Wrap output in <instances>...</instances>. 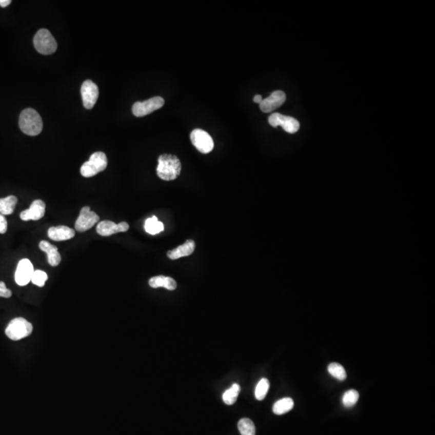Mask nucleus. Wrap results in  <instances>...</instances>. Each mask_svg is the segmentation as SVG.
I'll list each match as a JSON object with an SVG mask.
<instances>
[{
	"label": "nucleus",
	"mask_w": 435,
	"mask_h": 435,
	"mask_svg": "<svg viewBox=\"0 0 435 435\" xmlns=\"http://www.w3.org/2000/svg\"><path fill=\"white\" fill-rule=\"evenodd\" d=\"M11 3V0H0V6H1L2 8H6V7H8V5H10Z\"/></svg>",
	"instance_id": "30"
},
{
	"label": "nucleus",
	"mask_w": 435,
	"mask_h": 435,
	"mask_svg": "<svg viewBox=\"0 0 435 435\" xmlns=\"http://www.w3.org/2000/svg\"><path fill=\"white\" fill-rule=\"evenodd\" d=\"M294 406V402L290 398H285L279 400L276 403L274 404L272 411L276 415H282L288 413Z\"/></svg>",
	"instance_id": "19"
},
{
	"label": "nucleus",
	"mask_w": 435,
	"mask_h": 435,
	"mask_svg": "<svg viewBox=\"0 0 435 435\" xmlns=\"http://www.w3.org/2000/svg\"><path fill=\"white\" fill-rule=\"evenodd\" d=\"M34 46L38 53L44 55H50L55 53L57 49V44L47 29H39L34 36Z\"/></svg>",
	"instance_id": "5"
},
{
	"label": "nucleus",
	"mask_w": 435,
	"mask_h": 435,
	"mask_svg": "<svg viewBox=\"0 0 435 435\" xmlns=\"http://www.w3.org/2000/svg\"><path fill=\"white\" fill-rule=\"evenodd\" d=\"M195 249V243L192 240H187L182 245L174 249L168 251L167 255L169 259L177 260L182 257L189 256Z\"/></svg>",
	"instance_id": "17"
},
{
	"label": "nucleus",
	"mask_w": 435,
	"mask_h": 435,
	"mask_svg": "<svg viewBox=\"0 0 435 435\" xmlns=\"http://www.w3.org/2000/svg\"><path fill=\"white\" fill-rule=\"evenodd\" d=\"M100 221V216L94 211H91L89 207H84L80 210L75 223V230L78 232H84L94 227Z\"/></svg>",
	"instance_id": "9"
},
{
	"label": "nucleus",
	"mask_w": 435,
	"mask_h": 435,
	"mask_svg": "<svg viewBox=\"0 0 435 435\" xmlns=\"http://www.w3.org/2000/svg\"><path fill=\"white\" fill-rule=\"evenodd\" d=\"M286 100V95L282 90H276L271 94L268 98H265L260 104V108L265 113L272 112L279 108Z\"/></svg>",
	"instance_id": "13"
},
{
	"label": "nucleus",
	"mask_w": 435,
	"mask_h": 435,
	"mask_svg": "<svg viewBox=\"0 0 435 435\" xmlns=\"http://www.w3.org/2000/svg\"><path fill=\"white\" fill-rule=\"evenodd\" d=\"M39 249L45 251L47 254L48 262L51 266L56 267L60 264L62 256L59 253L58 249L56 246L51 244L48 241H41L39 244Z\"/></svg>",
	"instance_id": "16"
},
{
	"label": "nucleus",
	"mask_w": 435,
	"mask_h": 435,
	"mask_svg": "<svg viewBox=\"0 0 435 435\" xmlns=\"http://www.w3.org/2000/svg\"><path fill=\"white\" fill-rule=\"evenodd\" d=\"M107 167V157L106 154L103 152H96L90 156L88 162L83 164L80 172L84 177H91L105 170Z\"/></svg>",
	"instance_id": "4"
},
{
	"label": "nucleus",
	"mask_w": 435,
	"mask_h": 435,
	"mask_svg": "<svg viewBox=\"0 0 435 435\" xmlns=\"http://www.w3.org/2000/svg\"><path fill=\"white\" fill-rule=\"evenodd\" d=\"M32 330L33 326L28 320L24 318H15L7 326L5 334L10 340L18 341L30 335Z\"/></svg>",
	"instance_id": "3"
},
{
	"label": "nucleus",
	"mask_w": 435,
	"mask_h": 435,
	"mask_svg": "<svg viewBox=\"0 0 435 435\" xmlns=\"http://www.w3.org/2000/svg\"><path fill=\"white\" fill-rule=\"evenodd\" d=\"M238 428L241 435H255V425L251 419H240Z\"/></svg>",
	"instance_id": "23"
},
{
	"label": "nucleus",
	"mask_w": 435,
	"mask_h": 435,
	"mask_svg": "<svg viewBox=\"0 0 435 435\" xmlns=\"http://www.w3.org/2000/svg\"><path fill=\"white\" fill-rule=\"evenodd\" d=\"M359 398H360V394L358 391L354 389L347 391L343 397V405L347 408L353 407L358 402Z\"/></svg>",
	"instance_id": "26"
},
{
	"label": "nucleus",
	"mask_w": 435,
	"mask_h": 435,
	"mask_svg": "<svg viewBox=\"0 0 435 435\" xmlns=\"http://www.w3.org/2000/svg\"><path fill=\"white\" fill-rule=\"evenodd\" d=\"M165 104V100L162 97L156 96L145 102H136L132 107V113L136 117L145 116L158 109L162 108Z\"/></svg>",
	"instance_id": "6"
},
{
	"label": "nucleus",
	"mask_w": 435,
	"mask_h": 435,
	"mask_svg": "<svg viewBox=\"0 0 435 435\" xmlns=\"http://www.w3.org/2000/svg\"><path fill=\"white\" fill-rule=\"evenodd\" d=\"M145 229L148 234H159L164 231V224L162 222L158 221L156 216H152L145 221Z\"/></svg>",
	"instance_id": "21"
},
{
	"label": "nucleus",
	"mask_w": 435,
	"mask_h": 435,
	"mask_svg": "<svg viewBox=\"0 0 435 435\" xmlns=\"http://www.w3.org/2000/svg\"><path fill=\"white\" fill-rule=\"evenodd\" d=\"M8 231V221L3 214H0V234H5Z\"/></svg>",
	"instance_id": "29"
},
{
	"label": "nucleus",
	"mask_w": 435,
	"mask_h": 435,
	"mask_svg": "<svg viewBox=\"0 0 435 435\" xmlns=\"http://www.w3.org/2000/svg\"><path fill=\"white\" fill-rule=\"evenodd\" d=\"M253 100L255 104H260L263 100L262 96L261 94H256V95L254 96Z\"/></svg>",
	"instance_id": "31"
},
{
	"label": "nucleus",
	"mask_w": 435,
	"mask_h": 435,
	"mask_svg": "<svg viewBox=\"0 0 435 435\" xmlns=\"http://www.w3.org/2000/svg\"><path fill=\"white\" fill-rule=\"evenodd\" d=\"M19 125L24 133L31 136L39 135L43 129L42 117L32 108L25 109L21 113Z\"/></svg>",
	"instance_id": "2"
},
{
	"label": "nucleus",
	"mask_w": 435,
	"mask_h": 435,
	"mask_svg": "<svg viewBox=\"0 0 435 435\" xmlns=\"http://www.w3.org/2000/svg\"><path fill=\"white\" fill-rule=\"evenodd\" d=\"M49 239L53 241H65L75 236V231L66 226L52 227L48 230Z\"/></svg>",
	"instance_id": "15"
},
{
	"label": "nucleus",
	"mask_w": 435,
	"mask_h": 435,
	"mask_svg": "<svg viewBox=\"0 0 435 435\" xmlns=\"http://www.w3.org/2000/svg\"><path fill=\"white\" fill-rule=\"evenodd\" d=\"M190 141L193 146L202 153H209L214 148V141L212 138L207 131L202 129L193 130L190 134Z\"/></svg>",
	"instance_id": "7"
},
{
	"label": "nucleus",
	"mask_w": 435,
	"mask_h": 435,
	"mask_svg": "<svg viewBox=\"0 0 435 435\" xmlns=\"http://www.w3.org/2000/svg\"><path fill=\"white\" fill-rule=\"evenodd\" d=\"M129 225L126 222H122L118 224L114 222L104 220L100 222L96 227V231L101 236H110L111 234L120 232H126L128 231Z\"/></svg>",
	"instance_id": "12"
},
{
	"label": "nucleus",
	"mask_w": 435,
	"mask_h": 435,
	"mask_svg": "<svg viewBox=\"0 0 435 435\" xmlns=\"http://www.w3.org/2000/svg\"><path fill=\"white\" fill-rule=\"evenodd\" d=\"M148 284L153 289L164 287L168 290H174L176 288V282H175V280L169 278V276H153L149 280Z\"/></svg>",
	"instance_id": "18"
},
{
	"label": "nucleus",
	"mask_w": 435,
	"mask_h": 435,
	"mask_svg": "<svg viewBox=\"0 0 435 435\" xmlns=\"http://www.w3.org/2000/svg\"><path fill=\"white\" fill-rule=\"evenodd\" d=\"M240 392V387L238 384H234L231 386V388H229L226 391L223 395V402H225L227 405H233L234 402H236L237 398H238L239 393Z\"/></svg>",
	"instance_id": "22"
},
{
	"label": "nucleus",
	"mask_w": 435,
	"mask_h": 435,
	"mask_svg": "<svg viewBox=\"0 0 435 435\" xmlns=\"http://www.w3.org/2000/svg\"><path fill=\"white\" fill-rule=\"evenodd\" d=\"M269 381L266 378H263L260 381V382L257 384L256 388H255V396L258 401H263L266 397L268 393V389H269Z\"/></svg>",
	"instance_id": "25"
},
{
	"label": "nucleus",
	"mask_w": 435,
	"mask_h": 435,
	"mask_svg": "<svg viewBox=\"0 0 435 435\" xmlns=\"http://www.w3.org/2000/svg\"><path fill=\"white\" fill-rule=\"evenodd\" d=\"M33 265L28 259L19 261L15 273V281L19 286H25L31 282L34 272Z\"/></svg>",
	"instance_id": "10"
},
{
	"label": "nucleus",
	"mask_w": 435,
	"mask_h": 435,
	"mask_svg": "<svg viewBox=\"0 0 435 435\" xmlns=\"http://www.w3.org/2000/svg\"><path fill=\"white\" fill-rule=\"evenodd\" d=\"M81 94L85 108H93L98 100L100 94L97 85L90 80L85 81L82 86Z\"/></svg>",
	"instance_id": "11"
},
{
	"label": "nucleus",
	"mask_w": 435,
	"mask_h": 435,
	"mask_svg": "<svg viewBox=\"0 0 435 435\" xmlns=\"http://www.w3.org/2000/svg\"><path fill=\"white\" fill-rule=\"evenodd\" d=\"M182 165L180 160L173 154H163L158 158L156 173L164 181H173L180 175Z\"/></svg>",
	"instance_id": "1"
},
{
	"label": "nucleus",
	"mask_w": 435,
	"mask_h": 435,
	"mask_svg": "<svg viewBox=\"0 0 435 435\" xmlns=\"http://www.w3.org/2000/svg\"><path fill=\"white\" fill-rule=\"evenodd\" d=\"M329 373L339 381H344L347 378V372L341 364L331 363L328 366Z\"/></svg>",
	"instance_id": "24"
},
{
	"label": "nucleus",
	"mask_w": 435,
	"mask_h": 435,
	"mask_svg": "<svg viewBox=\"0 0 435 435\" xmlns=\"http://www.w3.org/2000/svg\"><path fill=\"white\" fill-rule=\"evenodd\" d=\"M47 280L48 275L46 272L42 270H35L33 275H32V279H31V282L39 287H43Z\"/></svg>",
	"instance_id": "27"
},
{
	"label": "nucleus",
	"mask_w": 435,
	"mask_h": 435,
	"mask_svg": "<svg viewBox=\"0 0 435 435\" xmlns=\"http://www.w3.org/2000/svg\"><path fill=\"white\" fill-rule=\"evenodd\" d=\"M18 199L15 196L11 195L4 199H0V214L10 215L14 212Z\"/></svg>",
	"instance_id": "20"
},
{
	"label": "nucleus",
	"mask_w": 435,
	"mask_h": 435,
	"mask_svg": "<svg viewBox=\"0 0 435 435\" xmlns=\"http://www.w3.org/2000/svg\"><path fill=\"white\" fill-rule=\"evenodd\" d=\"M45 202L41 199H37L32 202L31 207L28 210H24L21 213V219L23 221H29V220H41L45 214Z\"/></svg>",
	"instance_id": "14"
},
{
	"label": "nucleus",
	"mask_w": 435,
	"mask_h": 435,
	"mask_svg": "<svg viewBox=\"0 0 435 435\" xmlns=\"http://www.w3.org/2000/svg\"><path fill=\"white\" fill-rule=\"evenodd\" d=\"M268 123L273 128L281 126L286 132L290 134L295 133L300 128V124L296 118L283 115L280 113H273L271 114L268 118Z\"/></svg>",
	"instance_id": "8"
},
{
	"label": "nucleus",
	"mask_w": 435,
	"mask_h": 435,
	"mask_svg": "<svg viewBox=\"0 0 435 435\" xmlns=\"http://www.w3.org/2000/svg\"><path fill=\"white\" fill-rule=\"evenodd\" d=\"M11 291L7 288L5 283L4 282H0V296L1 298H5V299H9L11 296Z\"/></svg>",
	"instance_id": "28"
}]
</instances>
